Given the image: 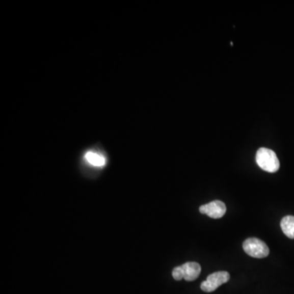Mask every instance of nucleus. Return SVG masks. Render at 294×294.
I'll use <instances>...</instances> for the list:
<instances>
[{"instance_id": "obj_1", "label": "nucleus", "mask_w": 294, "mask_h": 294, "mask_svg": "<svg viewBox=\"0 0 294 294\" xmlns=\"http://www.w3.org/2000/svg\"><path fill=\"white\" fill-rule=\"evenodd\" d=\"M256 161L262 170L276 173L280 169V161L275 151L268 148H260L256 154Z\"/></svg>"}, {"instance_id": "obj_2", "label": "nucleus", "mask_w": 294, "mask_h": 294, "mask_svg": "<svg viewBox=\"0 0 294 294\" xmlns=\"http://www.w3.org/2000/svg\"><path fill=\"white\" fill-rule=\"evenodd\" d=\"M243 249L248 255L255 258H264L269 255L270 250L263 241L257 238H249L244 242Z\"/></svg>"}, {"instance_id": "obj_3", "label": "nucleus", "mask_w": 294, "mask_h": 294, "mask_svg": "<svg viewBox=\"0 0 294 294\" xmlns=\"http://www.w3.org/2000/svg\"><path fill=\"white\" fill-rule=\"evenodd\" d=\"M230 280V274L226 272H218L211 274L206 280L202 282L200 288L206 292H213L221 285L228 282Z\"/></svg>"}, {"instance_id": "obj_4", "label": "nucleus", "mask_w": 294, "mask_h": 294, "mask_svg": "<svg viewBox=\"0 0 294 294\" xmlns=\"http://www.w3.org/2000/svg\"><path fill=\"white\" fill-rule=\"evenodd\" d=\"M200 212L213 219H218L222 218L226 213V204L220 200H214L208 204L200 206Z\"/></svg>"}, {"instance_id": "obj_5", "label": "nucleus", "mask_w": 294, "mask_h": 294, "mask_svg": "<svg viewBox=\"0 0 294 294\" xmlns=\"http://www.w3.org/2000/svg\"><path fill=\"white\" fill-rule=\"evenodd\" d=\"M181 266L183 272V279L186 281H194L200 276L201 266L197 262L190 261L181 265Z\"/></svg>"}, {"instance_id": "obj_6", "label": "nucleus", "mask_w": 294, "mask_h": 294, "mask_svg": "<svg viewBox=\"0 0 294 294\" xmlns=\"http://www.w3.org/2000/svg\"><path fill=\"white\" fill-rule=\"evenodd\" d=\"M283 232L286 236L288 237L289 239H294V217L286 216L284 217L280 222Z\"/></svg>"}, {"instance_id": "obj_7", "label": "nucleus", "mask_w": 294, "mask_h": 294, "mask_svg": "<svg viewBox=\"0 0 294 294\" xmlns=\"http://www.w3.org/2000/svg\"><path fill=\"white\" fill-rule=\"evenodd\" d=\"M87 162L95 167H103L105 165V156L95 151H88L85 155Z\"/></svg>"}, {"instance_id": "obj_8", "label": "nucleus", "mask_w": 294, "mask_h": 294, "mask_svg": "<svg viewBox=\"0 0 294 294\" xmlns=\"http://www.w3.org/2000/svg\"><path fill=\"white\" fill-rule=\"evenodd\" d=\"M172 275H173V279H174L175 280L179 281V280H182V279H183V272H182L181 265L175 268L174 269H173Z\"/></svg>"}]
</instances>
